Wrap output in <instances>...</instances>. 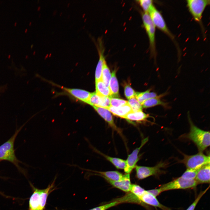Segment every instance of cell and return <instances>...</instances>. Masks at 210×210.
<instances>
[{"label": "cell", "instance_id": "1", "mask_svg": "<svg viewBox=\"0 0 210 210\" xmlns=\"http://www.w3.org/2000/svg\"><path fill=\"white\" fill-rule=\"evenodd\" d=\"M190 131L187 137L196 146L199 152H202L210 146L209 131L202 130L195 125L189 118Z\"/></svg>", "mask_w": 210, "mask_h": 210}, {"label": "cell", "instance_id": "2", "mask_svg": "<svg viewBox=\"0 0 210 210\" xmlns=\"http://www.w3.org/2000/svg\"><path fill=\"white\" fill-rule=\"evenodd\" d=\"M21 128L17 130L13 136L0 146V160H6L11 162L18 167V160L15 153L14 142Z\"/></svg>", "mask_w": 210, "mask_h": 210}, {"label": "cell", "instance_id": "3", "mask_svg": "<svg viewBox=\"0 0 210 210\" xmlns=\"http://www.w3.org/2000/svg\"><path fill=\"white\" fill-rule=\"evenodd\" d=\"M210 155H206L202 152L192 155H184L183 159L181 161L187 169H200L205 165L210 163Z\"/></svg>", "mask_w": 210, "mask_h": 210}, {"label": "cell", "instance_id": "4", "mask_svg": "<svg viewBox=\"0 0 210 210\" xmlns=\"http://www.w3.org/2000/svg\"><path fill=\"white\" fill-rule=\"evenodd\" d=\"M142 18L143 25L149 40L151 55L155 59L157 54L155 39V27L148 13L144 12L142 13Z\"/></svg>", "mask_w": 210, "mask_h": 210}, {"label": "cell", "instance_id": "5", "mask_svg": "<svg viewBox=\"0 0 210 210\" xmlns=\"http://www.w3.org/2000/svg\"><path fill=\"white\" fill-rule=\"evenodd\" d=\"M198 183L195 179H188L181 176L162 185L160 188L162 192L176 189H186L195 187Z\"/></svg>", "mask_w": 210, "mask_h": 210}, {"label": "cell", "instance_id": "6", "mask_svg": "<svg viewBox=\"0 0 210 210\" xmlns=\"http://www.w3.org/2000/svg\"><path fill=\"white\" fill-rule=\"evenodd\" d=\"M148 13L155 27L168 35L173 41L174 37L168 28L160 12L153 5Z\"/></svg>", "mask_w": 210, "mask_h": 210}, {"label": "cell", "instance_id": "7", "mask_svg": "<svg viewBox=\"0 0 210 210\" xmlns=\"http://www.w3.org/2000/svg\"><path fill=\"white\" fill-rule=\"evenodd\" d=\"M187 6L189 11L197 22L200 23L203 13L210 4L209 0H187Z\"/></svg>", "mask_w": 210, "mask_h": 210}, {"label": "cell", "instance_id": "8", "mask_svg": "<svg viewBox=\"0 0 210 210\" xmlns=\"http://www.w3.org/2000/svg\"><path fill=\"white\" fill-rule=\"evenodd\" d=\"M166 166V163L160 162L153 167L136 165V176L139 179H142L151 176L157 175L162 172L161 169Z\"/></svg>", "mask_w": 210, "mask_h": 210}, {"label": "cell", "instance_id": "9", "mask_svg": "<svg viewBox=\"0 0 210 210\" xmlns=\"http://www.w3.org/2000/svg\"><path fill=\"white\" fill-rule=\"evenodd\" d=\"M148 140V138H146L142 140L139 147L134 149L129 155L125 160V166L124 169V172L126 174H130L135 168L136 164L139 160L138 154L142 147Z\"/></svg>", "mask_w": 210, "mask_h": 210}, {"label": "cell", "instance_id": "10", "mask_svg": "<svg viewBox=\"0 0 210 210\" xmlns=\"http://www.w3.org/2000/svg\"><path fill=\"white\" fill-rule=\"evenodd\" d=\"M88 104L107 109L111 106L110 98L99 95L95 92L91 93Z\"/></svg>", "mask_w": 210, "mask_h": 210}, {"label": "cell", "instance_id": "11", "mask_svg": "<svg viewBox=\"0 0 210 210\" xmlns=\"http://www.w3.org/2000/svg\"><path fill=\"white\" fill-rule=\"evenodd\" d=\"M97 47L99 58L95 71V82L101 78L102 71L104 63L105 61V57L104 56V49L102 42L100 39L98 40Z\"/></svg>", "mask_w": 210, "mask_h": 210}, {"label": "cell", "instance_id": "12", "mask_svg": "<svg viewBox=\"0 0 210 210\" xmlns=\"http://www.w3.org/2000/svg\"><path fill=\"white\" fill-rule=\"evenodd\" d=\"M92 107L99 115L108 123L110 127L120 134H122L121 130L115 124L111 112L108 109L94 106Z\"/></svg>", "mask_w": 210, "mask_h": 210}, {"label": "cell", "instance_id": "13", "mask_svg": "<svg viewBox=\"0 0 210 210\" xmlns=\"http://www.w3.org/2000/svg\"><path fill=\"white\" fill-rule=\"evenodd\" d=\"M62 88L77 100L88 104L91 94L90 92L80 89L69 88L64 87Z\"/></svg>", "mask_w": 210, "mask_h": 210}, {"label": "cell", "instance_id": "14", "mask_svg": "<svg viewBox=\"0 0 210 210\" xmlns=\"http://www.w3.org/2000/svg\"><path fill=\"white\" fill-rule=\"evenodd\" d=\"M139 199L142 203L158 207L163 210H172L161 204L156 197L149 193L147 190H146Z\"/></svg>", "mask_w": 210, "mask_h": 210}, {"label": "cell", "instance_id": "15", "mask_svg": "<svg viewBox=\"0 0 210 210\" xmlns=\"http://www.w3.org/2000/svg\"><path fill=\"white\" fill-rule=\"evenodd\" d=\"M113 187L123 191L127 192L130 191L131 185L130 174L123 175L122 179L118 181H113L105 179Z\"/></svg>", "mask_w": 210, "mask_h": 210}, {"label": "cell", "instance_id": "16", "mask_svg": "<svg viewBox=\"0 0 210 210\" xmlns=\"http://www.w3.org/2000/svg\"><path fill=\"white\" fill-rule=\"evenodd\" d=\"M210 166L209 163L199 170L195 178L198 184L210 183Z\"/></svg>", "mask_w": 210, "mask_h": 210}, {"label": "cell", "instance_id": "17", "mask_svg": "<svg viewBox=\"0 0 210 210\" xmlns=\"http://www.w3.org/2000/svg\"><path fill=\"white\" fill-rule=\"evenodd\" d=\"M106 109L113 115L123 118H124L128 113L133 111L128 103L123 106L117 108L111 106Z\"/></svg>", "mask_w": 210, "mask_h": 210}, {"label": "cell", "instance_id": "18", "mask_svg": "<svg viewBox=\"0 0 210 210\" xmlns=\"http://www.w3.org/2000/svg\"><path fill=\"white\" fill-rule=\"evenodd\" d=\"M150 116L145 113L142 111L136 112L132 111L127 114L124 118L130 121H135L137 122H144L147 120Z\"/></svg>", "mask_w": 210, "mask_h": 210}, {"label": "cell", "instance_id": "19", "mask_svg": "<svg viewBox=\"0 0 210 210\" xmlns=\"http://www.w3.org/2000/svg\"><path fill=\"white\" fill-rule=\"evenodd\" d=\"M34 192L29 199V210H40V189L33 187Z\"/></svg>", "mask_w": 210, "mask_h": 210}, {"label": "cell", "instance_id": "20", "mask_svg": "<svg viewBox=\"0 0 210 210\" xmlns=\"http://www.w3.org/2000/svg\"><path fill=\"white\" fill-rule=\"evenodd\" d=\"M116 72L115 70L113 71L109 83L108 88L111 92L110 98L119 97V85L116 76Z\"/></svg>", "mask_w": 210, "mask_h": 210}, {"label": "cell", "instance_id": "21", "mask_svg": "<svg viewBox=\"0 0 210 210\" xmlns=\"http://www.w3.org/2000/svg\"><path fill=\"white\" fill-rule=\"evenodd\" d=\"M95 172L99 174L105 179H108L113 181L120 180L122 179L123 176L120 172L116 171Z\"/></svg>", "mask_w": 210, "mask_h": 210}, {"label": "cell", "instance_id": "22", "mask_svg": "<svg viewBox=\"0 0 210 210\" xmlns=\"http://www.w3.org/2000/svg\"><path fill=\"white\" fill-rule=\"evenodd\" d=\"M164 94L158 95V97L149 99L144 101L141 104L143 108H147L158 105H161L166 107L167 104L160 99V98Z\"/></svg>", "mask_w": 210, "mask_h": 210}, {"label": "cell", "instance_id": "23", "mask_svg": "<svg viewBox=\"0 0 210 210\" xmlns=\"http://www.w3.org/2000/svg\"><path fill=\"white\" fill-rule=\"evenodd\" d=\"M95 87L96 94L101 96L111 97V92L109 88L101 79L95 82Z\"/></svg>", "mask_w": 210, "mask_h": 210}, {"label": "cell", "instance_id": "24", "mask_svg": "<svg viewBox=\"0 0 210 210\" xmlns=\"http://www.w3.org/2000/svg\"><path fill=\"white\" fill-rule=\"evenodd\" d=\"M97 151L112 163L116 168L119 169H124L125 166V160L118 158L108 156L98 150Z\"/></svg>", "mask_w": 210, "mask_h": 210}, {"label": "cell", "instance_id": "25", "mask_svg": "<svg viewBox=\"0 0 210 210\" xmlns=\"http://www.w3.org/2000/svg\"><path fill=\"white\" fill-rule=\"evenodd\" d=\"M158 96L155 92H150V90H148L144 92H136L135 97L141 104L145 100Z\"/></svg>", "mask_w": 210, "mask_h": 210}, {"label": "cell", "instance_id": "26", "mask_svg": "<svg viewBox=\"0 0 210 210\" xmlns=\"http://www.w3.org/2000/svg\"><path fill=\"white\" fill-rule=\"evenodd\" d=\"M111 76V74L110 70L105 61L104 63L102 71L101 79L104 84L108 87Z\"/></svg>", "mask_w": 210, "mask_h": 210}, {"label": "cell", "instance_id": "27", "mask_svg": "<svg viewBox=\"0 0 210 210\" xmlns=\"http://www.w3.org/2000/svg\"><path fill=\"white\" fill-rule=\"evenodd\" d=\"M127 102L133 112L142 111L143 108L142 105L135 97L128 99Z\"/></svg>", "mask_w": 210, "mask_h": 210}, {"label": "cell", "instance_id": "28", "mask_svg": "<svg viewBox=\"0 0 210 210\" xmlns=\"http://www.w3.org/2000/svg\"><path fill=\"white\" fill-rule=\"evenodd\" d=\"M130 191L139 199L144 194L146 190L139 185L132 184L131 185Z\"/></svg>", "mask_w": 210, "mask_h": 210}, {"label": "cell", "instance_id": "29", "mask_svg": "<svg viewBox=\"0 0 210 210\" xmlns=\"http://www.w3.org/2000/svg\"><path fill=\"white\" fill-rule=\"evenodd\" d=\"M200 169H187L181 176L186 179H194Z\"/></svg>", "mask_w": 210, "mask_h": 210}, {"label": "cell", "instance_id": "30", "mask_svg": "<svg viewBox=\"0 0 210 210\" xmlns=\"http://www.w3.org/2000/svg\"><path fill=\"white\" fill-rule=\"evenodd\" d=\"M111 106L118 107L128 104L127 101L117 98H110Z\"/></svg>", "mask_w": 210, "mask_h": 210}, {"label": "cell", "instance_id": "31", "mask_svg": "<svg viewBox=\"0 0 210 210\" xmlns=\"http://www.w3.org/2000/svg\"><path fill=\"white\" fill-rule=\"evenodd\" d=\"M137 1L144 12L148 13L150 7L153 5V1L151 0H140Z\"/></svg>", "mask_w": 210, "mask_h": 210}, {"label": "cell", "instance_id": "32", "mask_svg": "<svg viewBox=\"0 0 210 210\" xmlns=\"http://www.w3.org/2000/svg\"><path fill=\"white\" fill-rule=\"evenodd\" d=\"M209 186L204 190L200 192L194 201L189 206L186 210H194L196 205L199 201L200 200L203 195L206 193L209 189Z\"/></svg>", "mask_w": 210, "mask_h": 210}, {"label": "cell", "instance_id": "33", "mask_svg": "<svg viewBox=\"0 0 210 210\" xmlns=\"http://www.w3.org/2000/svg\"><path fill=\"white\" fill-rule=\"evenodd\" d=\"M120 203H121L118 200L111 203L94 208L89 210H106Z\"/></svg>", "mask_w": 210, "mask_h": 210}, {"label": "cell", "instance_id": "34", "mask_svg": "<svg viewBox=\"0 0 210 210\" xmlns=\"http://www.w3.org/2000/svg\"><path fill=\"white\" fill-rule=\"evenodd\" d=\"M124 93L128 99L135 97L136 92L129 85H126L124 87Z\"/></svg>", "mask_w": 210, "mask_h": 210}, {"label": "cell", "instance_id": "35", "mask_svg": "<svg viewBox=\"0 0 210 210\" xmlns=\"http://www.w3.org/2000/svg\"><path fill=\"white\" fill-rule=\"evenodd\" d=\"M147 191L149 193L155 197H156L157 196L162 192L161 189L160 188H158L151 189Z\"/></svg>", "mask_w": 210, "mask_h": 210}]
</instances>
